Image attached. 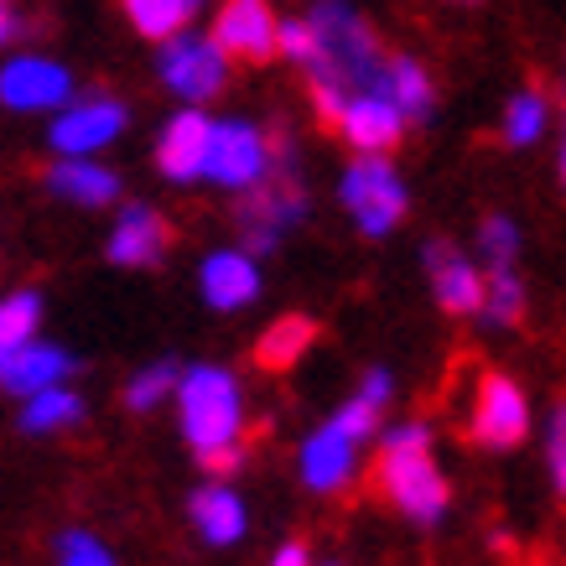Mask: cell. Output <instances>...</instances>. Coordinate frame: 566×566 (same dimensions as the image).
Returning <instances> with one entry per match:
<instances>
[{"label":"cell","instance_id":"cell-1","mask_svg":"<svg viewBox=\"0 0 566 566\" xmlns=\"http://www.w3.org/2000/svg\"><path fill=\"white\" fill-rule=\"evenodd\" d=\"M369 479H375V494L411 525H437L452 504V483L442 479V468L431 458L427 421H395L379 431Z\"/></svg>","mask_w":566,"mask_h":566},{"label":"cell","instance_id":"cell-2","mask_svg":"<svg viewBox=\"0 0 566 566\" xmlns=\"http://www.w3.org/2000/svg\"><path fill=\"white\" fill-rule=\"evenodd\" d=\"M275 140V167L260 177L250 192H234V234L250 255H271L275 244L292 234L296 223L307 219V182L296 172V140L286 125H275L271 130Z\"/></svg>","mask_w":566,"mask_h":566},{"label":"cell","instance_id":"cell-3","mask_svg":"<svg viewBox=\"0 0 566 566\" xmlns=\"http://www.w3.org/2000/svg\"><path fill=\"white\" fill-rule=\"evenodd\" d=\"M312 27H317V57L307 63V84H333V88H344V94L385 88L390 57L379 48V32L354 6L317 0L312 6Z\"/></svg>","mask_w":566,"mask_h":566},{"label":"cell","instance_id":"cell-4","mask_svg":"<svg viewBox=\"0 0 566 566\" xmlns=\"http://www.w3.org/2000/svg\"><path fill=\"white\" fill-rule=\"evenodd\" d=\"M177 421H182V442L192 447V458H208V452L244 447L250 416H244L240 379L229 375L223 364H192V369H182V390H177Z\"/></svg>","mask_w":566,"mask_h":566},{"label":"cell","instance_id":"cell-5","mask_svg":"<svg viewBox=\"0 0 566 566\" xmlns=\"http://www.w3.org/2000/svg\"><path fill=\"white\" fill-rule=\"evenodd\" d=\"M338 203L348 208V219L364 240H385L406 223L411 192H406V177L395 172L390 156L354 151V161L344 167V182H338Z\"/></svg>","mask_w":566,"mask_h":566},{"label":"cell","instance_id":"cell-6","mask_svg":"<svg viewBox=\"0 0 566 566\" xmlns=\"http://www.w3.org/2000/svg\"><path fill=\"white\" fill-rule=\"evenodd\" d=\"M463 437L483 452H515L531 437V395H525V385L510 379L504 369H483Z\"/></svg>","mask_w":566,"mask_h":566},{"label":"cell","instance_id":"cell-7","mask_svg":"<svg viewBox=\"0 0 566 566\" xmlns=\"http://www.w3.org/2000/svg\"><path fill=\"white\" fill-rule=\"evenodd\" d=\"M229 63H234V57H229L213 36H198V32L172 36V42H161V52H156L161 84L172 88L182 104L219 99L223 88H229Z\"/></svg>","mask_w":566,"mask_h":566},{"label":"cell","instance_id":"cell-8","mask_svg":"<svg viewBox=\"0 0 566 566\" xmlns=\"http://www.w3.org/2000/svg\"><path fill=\"white\" fill-rule=\"evenodd\" d=\"M125 125H130V109L115 94H84V99H69L57 109L48 140L57 156H99L104 146L120 140Z\"/></svg>","mask_w":566,"mask_h":566},{"label":"cell","instance_id":"cell-9","mask_svg":"<svg viewBox=\"0 0 566 566\" xmlns=\"http://www.w3.org/2000/svg\"><path fill=\"white\" fill-rule=\"evenodd\" d=\"M275 167V140L250 120H219L213 125V161L208 182L223 192H250L260 177Z\"/></svg>","mask_w":566,"mask_h":566},{"label":"cell","instance_id":"cell-10","mask_svg":"<svg viewBox=\"0 0 566 566\" xmlns=\"http://www.w3.org/2000/svg\"><path fill=\"white\" fill-rule=\"evenodd\" d=\"M208 161H213V120L198 104H182L156 136V172L177 188H188V182L208 177Z\"/></svg>","mask_w":566,"mask_h":566},{"label":"cell","instance_id":"cell-11","mask_svg":"<svg viewBox=\"0 0 566 566\" xmlns=\"http://www.w3.org/2000/svg\"><path fill=\"white\" fill-rule=\"evenodd\" d=\"M73 99V73L42 52H21L0 69V104L17 115H48Z\"/></svg>","mask_w":566,"mask_h":566},{"label":"cell","instance_id":"cell-12","mask_svg":"<svg viewBox=\"0 0 566 566\" xmlns=\"http://www.w3.org/2000/svg\"><path fill=\"white\" fill-rule=\"evenodd\" d=\"M213 42L234 63H271L281 57V21L265 0H223L213 11Z\"/></svg>","mask_w":566,"mask_h":566},{"label":"cell","instance_id":"cell-13","mask_svg":"<svg viewBox=\"0 0 566 566\" xmlns=\"http://www.w3.org/2000/svg\"><path fill=\"white\" fill-rule=\"evenodd\" d=\"M427 281L437 307L452 317H479L483 312V292H489V271L473 255H463L452 240H427Z\"/></svg>","mask_w":566,"mask_h":566},{"label":"cell","instance_id":"cell-14","mask_svg":"<svg viewBox=\"0 0 566 566\" xmlns=\"http://www.w3.org/2000/svg\"><path fill=\"white\" fill-rule=\"evenodd\" d=\"M406 109L385 94V88H364L354 99L344 104V115L333 125V136L348 140V151H375V156H390L400 140H406Z\"/></svg>","mask_w":566,"mask_h":566},{"label":"cell","instance_id":"cell-15","mask_svg":"<svg viewBox=\"0 0 566 566\" xmlns=\"http://www.w3.org/2000/svg\"><path fill=\"white\" fill-rule=\"evenodd\" d=\"M296 473H302V483H307L312 494H344L348 483L359 479V442L327 421V427L302 437V447H296Z\"/></svg>","mask_w":566,"mask_h":566},{"label":"cell","instance_id":"cell-16","mask_svg":"<svg viewBox=\"0 0 566 566\" xmlns=\"http://www.w3.org/2000/svg\"><path fill=\"white\" fill-rule=\"evenodd\" d=\"M172 223L161 219V208L151 203H125L115 229H109V265L120 271H146V265H161L167 250H172Z\"/></svg>","mask_w":566,"mask_h":566},{"label":"cell","instance_id":"cell-17","mask_svg":"<svg viewBox=\"0 0 566 566\" xmlns=\"http://www.w3.org/2000/svg\"><path fill=\"white\" fill-rule=\"evenodd\" d=\"M42 188H48L52 198H63V203L109 208V203H120L125 182H120V172H109L94 156H57L48 172H42Z\"/></svg>","mask_w":566,"mask_h":566},{"label":"cell","instance_id":"cell-18","mask_svg":"<svg viewBox=\"0 0 566 566\" xmlns=\"http://www.w3.org/2000/svg\"><path fill=\"white\" fill-rule=\"evenodd\" d=\"M78 369L69 348L48 344V338H32L21 348H0V385L11 395H36L48 385H69V375Z\"/></svg>","mask_w":566,"mask_h":566},{"label":"cell","instance_id":"cell-19","mask_svg":"<svg viewBox=\"0 0 566 566\" xmlns=\"http://www.w3.org/2000/svg\"><path fill=\"white\" fill-rule=\"evenodd\" d=\"M198 286H203V302L213 312H240L260 296V271L244 244H229L198 265Z\"/></svg>","mask_w":566,"mask_h":566},{"label":"cell","instance_id":"cell-20","mask_svg":"<svg viewBox=\"0 0 566 566\" xmlns=\"http://www.w3.org/2000/svg\"><path fill=\"white\" fill-rule=\"evenodd\" d=\"M188 520H192V531L203 535L208 546H240L244 531H250V510H244V499L229 489L223 479L203 483V489H192L188 499Z\"/></svg>","mask_w":566,"mask_h":566},{"label":"cell","instance_id":"cell-21","mask_svg":"<svg viewBox=\"0 0 566 566\" xmlns=\"http://www.w3.org/2000/svg\"><path fill=\"white\" fill-rule=\"evenodd\" d=\"M390 395H395L390 369H369L359 390H354L344 406L333 411V427L348 431L354 442H369V437H379V431H385V406H390Z\"/></svg>","mask_w":566,"mask_h":566},{"label":"cell","instance_id":"cell-22","mask_svg":"<svg viewBox=\"0 0 566 566\" xmlns=\"http://www.w3.org/2000/svg\"><path fill=\"white\" fill-rule=\"evenodd\" d=\"M312 338H317V323H312V317H302V312L275 317V323L265 327V338L255 344V369H265V375H286V369L302 364V354L312 348Z\"/></svg>","mask_w":566,"mask_h":566},{"label":"cell","instance_id":"cell-23","mask_svg":"<svg viewBox=\"0 0 566 566\" xmlns=\"http://www.w3.org/2000/svg\"><path fill=\"white\" fill-rule=\"evenodd\" d=\"M84 421V395L73 390V385H48V390H36L21 400V421L17 427L27 437H52V431H69Z\"/></svg>","mask_w":566,"mask_h":566},{"label":"cell","instance_id":"cell-24","mask_svg":"<svg viewBox=\"0 0 566 566\" xmlns=\"http://www.w3.org/2000/svg\"><path fill=\"white\" fill-rule=\"evenodd\" d=\"M546 125H551V99L535 84H525L510 94L504 115H499V140L515 146V151H525V146H535V140L546 136Z\"/></svg>","mask_w":566,"mask_h":566},{"label":"cell","instance_id":"cell-25","mask_svg":"<svg viewBox=\"0 0 566 566\" xmlns=\"http://www.w3.org/2000/svg\"><path fill=\"white\" fill-rule=\"evenodd\" d=\"M385 94H390L400 109H406V120H427L431 104H437V88H431V73L416 63L411 52H395L390 69H385Z\"/></svg>","mask_w":566,"mask_h":566},{"label":"cell","instance_id":"cell-26","mask_svg":"<svg viewBox=\"0 0 566 566\" xmlns=\"http://www.w3.org/2000/svg\"><path fill=\"white\" fill-rule=\"evenodd\" d=\"M125 6V21L136 27L146 42H172V36L188 32L192 21V0H120Z\"/></svg>","mask_w":566,"mask_h":566},{"label":"cell","instance_id":"cell-27","mask_svg":"<svg viewBox=\"0 0 566 566\" xmlns=\"http://www.w3.org/2000/svg\"><path fill=\"white\" fill-rule=\"evenodd\" d=\"M525 317V281H520L515 265H494L489 271V292H483V327H515Z\"/></svg>","mask_w":566,"mask_h":566},{"label":"cell","instance_id":"cell-28","mask_svg":"<svg viewBox=\"0 0 566 566\" xmlns=\"http://www.w3.org/2000/svg\"><path fill=\"white\" fill-rule=\"evenodd\" d=\"M182 390V369H177L172 359H156V364H146V369H136V375H130V385H125V411H156V406H161V400H167V395H177Z\"/></svg>","mask_w":566,"mask_h":566},{"label":"cell","instance_id":"cell-29","mask_svg":"<svg viewBox=\"0 0 566 566\" xmlns=\"http://www.w3.org/2000/svg\"><path fill=\"white\" fill-rule=\"evenodd\" d=\"M36 323H42V292L21 286L0 302V348H21L36 338Z\"/></svg>","mask_w":566,"mask_h":566},{"label":"cell","instance_id":"cell-30","mask_svg":"<svg viewBox=\"0 0 566 566\" xmlns=\"http://www.w3.org/2000/svg\"><path fill=\"white\" fill-rule=\"evenodd\" d=\"M473 250H479L483 271H494V265H515L520 260V223L504 219V213H483L479 234H473Z\"/></svg>","mask_w":566,"mask_h":566},{"label":"cell","instance_id":"cell-31","mask_svg":"<svg viewBox=\"0 0 566 566\" xmlns=\"http://www.w3.org/2000/svg\"><path fill=\"white\" fill-rule=\"evenodd\" d=\"M52 566H115V551L94 531H57L52 535Z\"/></svg>","mask_w":566,"mask_h":566},{"label":"cell","instance_id":"cell-32","mask_svg":"<svg viewBox=\"0 0 566 566\" xmlns=\"http://www.w3.org/2000/svg\"><path fill=\"white\" fill-rule=\"evenodd\" d=\"M546 473L551 489L566 499V400H556V411L546 421Z\"/></svg>","mask_w":566,"mask_h":566},{"label":"cell","instance_id":"cell-33","mask_svg":"<svg viewBox=\"0 0 566 566\" xmlns=\"http://www.w3.org/2000/svg\"><path fill=\"white\" fill-rule=\"evenodd\" d=\"M281 57H292L296 69H307L312 57H317V27H312V17L281 21Z\"/></svg>","mask_w":566,"mask_h":566},{"label":"cell","instance_id":"cell-34","mask_svg":"<svg viewBox=\"0 0 566 566\" xmlns=\"http://www.w3.org/2000/svg\"><path fill=\"white\" fill-rule=\"evenodd\" d=\"M240 463H244V447H229V452H208V458H198V468H203V473H213V479L240 473Z\"/></svg>","mask_w":566,"mask_h":566},{"label":"cell","instance_id":"cell-35","mask_svg":"<svg viewBox=\"0 0 566 566\" xmlns=\"http://www.w3.org/2000/svg\"><path fill=\"white\" fill-rule=\"evenodd\" d=\"M27 32H32V21L17 11V0H6V6H0V36H6V48H17Z\"/></svg>","mask_w":566,"mask_h":566},{"label":"cell","instance_id":"cell-36","mask_svg":"<svg viewBox=\"0 0 566 566\" xmlns=\"http://www.w3.org/2000/svg\"><path fill=\"white\" fill-rule=\"evenodd\" d=\"M271 566H312V551H307V541H286V546H275Z\"/></svg>","mask_w":566,"mask_h":566},{"label":"cell","instance_id":"cell-37","mask_svg":"<svg viewBox=\"0 0 566 566\" xmlns=\"http://www.w3.org/2000/svg\"><path fill=\"white\" fill-rule=\"evenodd\" d=\"M556 115H562V136H556V182L566 188V69H562V104H556Z\"/></svg>","mask_w":566,"mask_h":566},{"label":"cell","instance_id":"cell-38","mask_svg":"<svg viewBox=\"0 0 566 566\" xmlns=\"http://www.w3.org/2000/svg\"><path fill=\"white\" fill-rule=\"evenodd\" d=\"M458 6H479V0H458Z\"/></svg>","mask_w":566,"mask_h":566},{"label":"cell","instance_id":"cell-39","mask_svg":"<svg viewBox=\"0 0 566 566\" xmlns=\"http://www.w3.org/2000/svg\"><path fill=\"white\" fill-rule=\"evenodd\" d=\"M192 6H203V0H192Z\"/></svg>","mask_w":566,"mask_h":566},{"label":"cell","instance_id":"cell-40","mask_svg":"<svg viewBox=\"0 0 566 566\" xmlns=\"http://www.w3.org/2000/svg\"><path fill=\"white\" fill-rule=\"evenodd\" d=\"M323 566H333V562H323Z\"/></svg>","mask_w":566,"mask_h":566}]
</instances>
